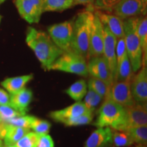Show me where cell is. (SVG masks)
<instances>
[{
    "label": "cell",
    "instance_id": "cell-1",
    "mask_svg": "<svg viewBox=\"0 0 147 147\" xmlns=\"http://www.w3.org/2000/svg\"><path fill=\"white\" fill-rule=\"evenodd\" d=\"M26 42L34 52L42 68L47 71H49L53 62L63 53L53 42L49 34L32 27L27 29Z\"/></svg>",
    "mask_w": 147,
    "mask_h": 147
},
{
    "label": "cell",
    "instance_id": "cell-2",
    "mask_svg": "<svg viewBox=\"0 0 147 147\" xmlns=\"http://www.w3.org/2000/svg\"><path fill=\"white\" fill-rule=\"evenodd\" d=\"M93 16L94 13L89 9L79 12L73 20L71 51L81 55L87 61L89 59V38Z\"/></svg>",
    "mask_w": 147,
    "mask_h": 147
},
{
    "label": "cell",
    "instance_id": "cell-3",
    "mask_svg": "<svg viewBox=\"0 0 147 147\" xmlns=\"http://www.w3.org/2000/svg\"><path fill=\"white\" fill-rule=\"evenodd\" d=\"M98 110V115L93 123L97 127H108L113 130L123 131L125 127V108L108 98H104Z\"/></svg>",
    "mask_w": 147,
    "mask_h": 147
},
{
    "label": "cell",
    "instance_id": "cell-4",
    "mask_svg": "<svg viewBox=\"0 0 147 147\" xmlns=\"http://www.w3.org/2000/svg\"><path fill=\"white\" fill-rule=\"evenodd\" d=\"M138 20L139 17L136 16L123 21L125 43L134 73L137 72L142 67V53L137 33Z\"/></svg>",
    "mask_w": 147,
    "mask_h": 147
},
{
    "label": "cell",
    "instance_id": "cell-5",
    "mask_svg": "<svg viewBox=\"0 0 147 147\" xmlns=\"http://www.w3.org/2000/svg\"><path fill=\"white\" fill-rule=\"evenodd\" d=\"M50 70L61 71L83 76L89 74L86 59L71 51L62 53L51 65Z\"/></svg>",
    "mask_w": 147,
    "mask_h": 147
},
{
    "label": "cell",
    "instance_id": "cell-6",
    "mask_svg": "<svg viewBox=\"0 0 147 147\" xmlns=\"http://www.w3.org/2000/svg\"><path fill=\"white\" fill-rule=\"evenodd\" d=\"M73 21L55 24L48 27V34L53 42L63 52L71 51Z\"/></svg>",
    "mask_w": 147,
    "mask_h": 147
},
{
    "label": "cell",
    "instance_id": "cell-7",
    "mask_svg": "<svg viewBox=\"0 0 147 147\" xmlns=\"http://www.w3.org/2000/svg\"><path fill=\"white\" fill-rule=\"evenodd\" d=\"M106 97L124 108L131 106L136 103L132 97L130 82L129 81L113 82L108 88Z\"/></svg>",
    "mask_w": 147,
    "mask_h": 147
},
{
    "label": "cell",
    "instance_id": "cell-8",
    "mask_svg": "<svg viewBox=\"0 0 147 147\" xmlns=\"http://www.w3.org/2000/svg\"><path fill=\"white\" fill-rule=\"evenodd\" d=\"M147 0H121L114 7V14L121 19L144 15L146 14Z\"/></svg>",
    "mask_w": 147,
    "mask_h": 147
},
{
    "label": "cell",
    "instance_id": "cell-9",
    "mask_svg": "<svg viewBox=\"0 0 147 147\" xmlns=\"http://www.w3.org/2000/svg\"><path fill=\"white\" fill-rule=\"evenodd\" d=\"M104 27V47H103L102 57L105 59L108 66L114 82L117 80V56H116V45L117 39L110 32L107 27Z\"/></svg>",
    "mask_w": 147,
    "mask_h": 147
},
{
    "label": "cell",
    "instance_id": "cell-10",
    "mask_svg": "<svg viewBox=\"0 0 147 147\" xmlns=\"http://www.w3.org/2000/svg\"><path fill=\"white\" fill-rule=\"evenodd\" d=\"M104 47V27L98 16L94 12L89 38V57L102 56Z\"/></svg>",
    "mask_w": 147,
    "mask_h": 147
},
{
    "label": "cell",
    "instance_id": "cell-11",
    "mask_svg": "<svg viewBox=\"0 0 147 147\" xmlns=\"http://www.w3.org/2000/svg\"><path fill=\"white\" fill-rule=\"evenodd\" d=\"M130 89L132 97L136 102L146 104L147 101V67L142 65L136 74H134Z\"/></svg>",
    "mask_w": 147,
    "mask_h": 147
},
{
    "label": "cell",
    "instance_id": "cell-12",
    "mask_svg": "<svg viewBox=\"0 0 147 147\" xmlns=\"http://www.w3.org/2000/svg\"><path fill=\"white\" fill-rule=\"evenodd\" d=\"M87 69L91 77L100 79L109 87L114 82L108 66L102 56L90 58L87 61Z\"/></svg>",
    "mask_w": 147,
    "mask_h": 147
},
{
    "label": "cell",
    "instance_id": "cell-13",
    "mask_svg": "<svg viewBox=\"0 0 147 147\" xmlns=\"http://www.w3.org/2000/svg\"><path fill=\"white\" fill-rule=\"evenodd\" d=\"M125 130L135 127L147 125L146 104L136 102L134 105L125 108Z\"/></svg>",
    "mask_w": 147,
    "mask_h": 147
},
{
    "label": "cell",
    "instance_id": "cell-14",
    "mask_svg": "<svg viewBox=\"0 0 147 147\" xmlns=\"http://www.w3.org/2000/svg\"><path fill=\"white\" fill-rule=\"evenodd\" d=\"M113 129L108 127H97L84 143V147H114L112 142Z\"/></svg>",
    "mask_w": 147,
    "mask_h": 147
},
{
    "label": "cell",
    "instance_id": "cell-15",
    "mask_svg": "<svg viewBox=\"0 0 147 147\" xmlns=\"http://www.w3.org/2000/svg\"><path fill=\"white\" fill-rule=\"evenodd\" d=\"M102 23L108 27L110 32L116 37L117 39L124 38L123 21L115 14L104 12L102 10H95Z\"/></svg>",
    "mask_w": 147,
    "mask_h": 147
},
{
    "label": "cell",
    "instance_id": "cell-16",
    "mask_svg": "<svg viewBox=\"0 0 147 147\" xmlns=\"http://www.w3.org/2000/svg\"><path fill=\"white\" fill-rule=\"evenodd\" d=\"M89 112L90 111L88 110L84 103L80 101L63 109L51 112L50 113V117L56 122L61 123L66 119L74 118Z\"/></svg>",
    "mask_w": 147,
    "mask_h": 147
},
{
    "label": "cell",
    "instance_id": "cell-17",
    "mask_svg": "<svg viewBox=\"0 0 147 147\" xmlns=\"http://www.w3.org/2000/svg\"><path fill=\"white\" fill-rule=\"evenodd\" d=\"M15 4L18 13L27 23H38L42 12L31 0H16Z\"/></svg>",
    "mask_w": 147,
    "mask_h": 147
},
{
    "label": "cell",
    "instance_id": "cell-18",
    "mask_svg": "<svg viewBox=\"0 0 147 147\" xmlns=\"http://www.w3.org/2000/svg\"><path fill=\"white\" fill-rule=\"evenodd\" d=\"M32 99V90L24 88L14 94L10 95V106L23 115H26Z\"/></svg>",
    "mask_w": 147,
    "mask_h": 147
},
{
    "label": "cell",
    "instance_id": "cell-19",
    "mask_svg": "<svg viewBox=\"0 0 147 147\" xmlns=\"http://www.w3.org/2000/svg\"><path fill=\"white\" fill-rule=\"evenodd\" d=\"M34 78L32 74L24 76L12 77L5 79L1 82V86L8 91L10 94H14L25 88V85Z\"/></svg>",
    "mask_w": 147,
    "mask_h": 147
},
{
    "label": "cell",
    "instance_id": "cell-20",
    "mask_svg": "<svg viewBox=\"0 0 147 147\" xmlns=\"http://www.w3.org/2000/svg\"><path fill=\"white\" fill-rule=\"evenodd\" d=\"M5 124V130L3 138L4 146H9L14 144L25 134L30 131V129L16 127L8 123Z\"/></svg>",
    "mask_w": 147,
    "mask_h": 147
},
{
    "label": "cell",
    "instance_id": "cell-21",
    "mask_svg": "<svg viewBox=\"0 0 147 147\" xmlns=\"http://www.w3.org/2000/svg\"><path fill=\"white\" fill-rule=\"evenodd\" d=\"M137 33L142 53V65H146L147 63V18L146 16L139 18Z\"/></svg>",
    "mask_w": 147,
    "mask_h": 147
},
{
    "label": "cell",
    "instance_id": "cell-22",
    "mask_svg": "<svg viewBox=\"0 0 147 147\" xmlns=\"http://www.w3.org/2000/svg\"><path fill=\"white\" fill-rule=\"evenodd\" d=\"M134 73L132 71L131 63L126 54L121 59L117 62V80L116 81L131 82Z\"/></svg>",
    "mask_w": 147,
    "mask_h": 147
},
{
    "label": "cell",
    "instance_id": "cell-23",
    "mask_svg": "<svg viewBox=\"0 0 147 147\" xmlns=\"http://www.w3.org/2000/svg\"><path fill=\"white\" fill-rule=\"evenodd\" d=\"M87 91V84L84 80H79L71 84L65 92L76 102H80L85 96Z\"/></svg>",
    "mask_w": 147,
    "mask_h": 147
},
{
    "label": "cell",
    "instance_id": "cell-24",
    "mask_svg": "<svg viewBox=\"0 0 147 147\" xmlns=\"http://www.w3.org/2000/svg\"><path fill=\"white\" fill-rule=\"evenodd\" d=\"M73 6V0H43V12L63 11Z\"/></svg>",
    "mask_w": 147,
    "mask_h": 147
},
{
    "label": "cell",
    "instance_id": "cell-25",
    "mask_svg": "<svg viewBox=\"0 0 147 147\" xmlns=\"http://www.w3.org/2000/svg\"><path fill=\"white\" fill-rule=\"evenodd\" d=\"M125 131L131 136L134 144H147V125L128 128Z\"/></svg>",
    "mask_w": 147,
    "mask_h": 147
},
{
    "label": "cell",
    "instance_id": "cell-26",
    "mask_svg": "<svg viewBox=\"0 0 147 147\" xmlns=\"http://www.w3.org/2000/svg\"><path fill=\"white\" fill-rule=\"evenodd\" d=\"M112 142L114 147H127L134 144L131 136L127 132L113 129Z\"/></svg>",
    "mask_w": 147,
    "mask_h": 147
},
{
    "label": "cell",
    "instance_id": "cell-27",
    "mask_svg": "<svg viewBox=\"0 0 147 147\" xmlns=\"http://www.w3.org/2000/svg\"><path fill=\"white\" fill-rule=\"evenodd\" d=\"M84 97V100L83 103L84 105L87 107L88 110L92 113H94L95 109L100 105L101 102L104 99L95 91L89 89L87 91V93Z\"/></svg>",
    "mask_w": 147,
    "mask_h": 147
},
{
    "label": "cell",
    "instance_id": "cell-28",
    "mask_svg": "<svg viewBox=\"0 0 147 147\" xmlns=\"http://www.w3.org/2000/svg\"><path fill=\"white\" fill-rule=\"evenodd\" d=\"M39 135L34 131H29L15 144L4 147H36Z\"/></svg>",
    "mask_w": 147,
    "mask_h": 147
},
{
    "label": "cell",
    "instance_id": "cell-29",
    "mask_svg": "<svg viewBox=\"0 0 147 147\" xmlns=\"http://www.w3.org/2000/svg\"><path fill=\"white\" fill-rule=\"evenodd\" d=\"M87 87L92 91H95L104 99L107 94L109 86H108L100 79L95 78V77H91L88 81Z\"/></svg>",
    "mask_w": 147,
    "mask_h": 147
},
{
    "label": "cell",
    "instance_id": "cell-30",
    "mask_svg": "<svg viewBox=\"0 0 147 147\" xmlns=\"http://www.w3.org/2000/svg\"><path fill=\"white\" fill-rule=\"evenodd\" d=\"M93 117H94V113L89 112V113L74 117V118L64 120L63 121H62L61 123L64 124L65 126L69 127L83 125L91 123V121H93Z\"/></svg>",
    "mask_w": 147,
    "mask_h": 147
},
{
    "label": "cell",
    "instance_id": "cell-31",
    "mask_svg": "<svg viewBox=\"0 0 147 147\" xmlns=\"http://www.w3.org/2000/svg\"><path fill=\"white\" fill-rule=\"evenodd\" d=\"M24 115L10 105H0V119L1 122L7 123L10 119Z\"/></svg>",
    "mask_w": 147,
    "mask_h": 147
},
{
    "label": "cell",
    "instance_id": "cell-32",
    "mask_svg": "<svg viewBox=\"0 0 147 147\" xmlns=\"http://www.w3.org/2000/svg\"><path fill=\"white\" fill-rule=\"evenodd\" d=\"M51 124L48 121L42 120L38 118H35L31 125L30 129H32L33 131L38 134V135L42 134H48L50 131Z\"/></svg>",
    "mask_w": 147,
    "mask_h": 147
},
{
    "label": "cell",
    "instance_id": "cell-33",
    "mask_svg": "<svg viewBox=\"0 0 147 147\" xmlns=\"http://www.w3.org/2000/svg\"><path fill=\"white\" fill-rule=\"evenodd\" d=\"M35 118H36V117H34V116L24 115L10 119L5 123L12 125L16 127H20L30 129L31 125H32Z\"/></svg>",
    "mask_w": 147,
    "mask_h": 147
},
{
    "label": "cell",
    "instance_id": "cell-34",
    "mask_svg": "<svg viewBox=\"0 0 147 147\" xmlns=\"http://www.w3.org/2000/svg\"><path fill=\"white\" fill-rule=\"evenodd\" d=\"M121 0H94L93 7L97 10H108L110 12Z\"/></svg>",
    "mask_w": 147,
    "mask_h": 147
},
{
    "label": "cell",
    "instance_id": "cell-35",
    "mask_svg": "<svg viewBox=\"0 0 147 147\" xmlns=\"http://www.w3.org/2000/svg\"><path fill=\"white\" fill-rule=\"evenodd\" d=\"M36 147H55L54 141L49 134L39 135Z\"/></svg>",
    "mask_w": 147,
    "mask_h": 147
},
{
    "label": "cell",
    "instance_id": "cell-36",
    "mask_svg": "<svg viewBox=\"0 0 147 147\" xmlns=\"http://www.w3.org/2000/svg\"><path fill=\"white\" fill-rule=\"evenodd\" d=\"M0 105H10V95L0 88Z\"/></svg>",
    "mask_w": 147,
    "mask_h": 147
},
{
    "label": "cell",
    "instance_id": "cell-37",
    "mask_svg": "<svg viewBox=\"0 0 147 147\" xmlns=\"http://www.w3.org/2000/svg\"><path fill=\"white\" fill-rule=\"evenodd\" d=\"M93 3H94V0H73V5L82 4L93 6Z\"/></svg>",
    "mask_w": 147,
    "mask_h": 147
},
{
    "label": "cell",
    "instance_id": "cell-38",
    "mask_svg": "<svg viewBox=\"0 0 147 147\" xmlns=\"http://www.w3.org/2000/svg\"><path fill=\"white\" fill-rule=\"evenodd\" d=\"M35 5L43 12V0H31Z\"/></svg>",
    "mask_w": 147,
    "mask_h": 147
},
{
    "label": "cell",
    "instance_id": "cell-39",
    "mask_svg": "<svg viewBox=\"0 0 147 147\" xmlns=\"http://www.w3.org/2000/svg\"><path fill=\"white\" fill-rule=\"evenodd\" d=\"M5 123H0V140H3L5 134Z\"/></svg>",
    "mask_w": 147,
    "mask_h": 147
},
{
    "label": "cell",
    "instance_id": "cell-40",
    "mask_svg": "<svg viewBox=\"0 0 147 147\" xmlns=\"http://www.w3.org/2000/svg\"><path fill=\"white\" fill-rule=\"evenodd\" d=\"M135 147H146V145H140V144H136Z\"/></svg>",
    "mask_w": 147,
    "mask_h": 147
},
{
    "label": "cell",
    "instance_id": "cell-41",
    "mask_svg": "<svg viewBox=\"0 0 147 147\" xmlns=\"http://www.w3.org/2000/svg\"><path fill=\"white\" fill-rule=\"evenodd\" d=\"M0 147H4L3 143L2 142V140H0Z\"/></svg>",
    "mask_w": 147,
    "mask_h": 147
},
{
    "label": "cell",
    "instance_id": "cell-42",
    "mask_svg": "<svg viewBox=\"0 0 147 147\" xmlns=\"http://www.w3.org/2000/svg\"><path fill=\"white\" fill-rule=\"evenodd\" d=\"M5 1V0H0V4H1V3H3L4 1Z\"/></svg>",
    "mask_w": 147,
    "mask_h": 147
},
{
    "label": "cell",
    "instance_id": "cell-43",
    "mask_svg": "<svg viewBox=\"0 0 147 147\" xmlns=\"http://www.w3.org/2000/svg\"><path fill=\"white\" fill-rule=\"evenodd\" d=\"M1 14H0V23H1Z\"/></svg>",
    "mask_w": 147,
    "mask_h": 147
},
{
    "label": "cell",
    "instance_id": "cell-44",
    "mask_svg": "<svg viewBox=\"0 0 147 147\" xmlns=\"http://www.w3.org/2000/svg\"><path fill=\"white\" fill-rule=\"evenodd\" d=\"M0 123H1V119H0Z\"/></svg>",
    "mask_w": 147,
    "mask_h": 147
}]
</instances>
